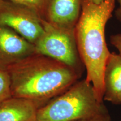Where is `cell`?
Returning <instances> with one entry per match:
<instances>
[{
  "label": "cell",
  "instance_id": "obj_15",
  "mask_svg": "<svg viewBox=\"0 0 121 121\" xmlns=\"http://www.w3.org/2000/svg\"><path fill=\"white\" fill-rule=\"evenodd\" d=\"M91 1L96 4H101V3L103 2H104V1H105V0H91Z\"/></svg>",
  "mask_w": 121,
  "mask_h": 121
},
{
  "label": "cell",
  "instance_id": "obj_7",
  "mask_svg": "<svg viewBox=\"0 0 121 121\" xmlns=\"http://www.w3.org/2000/svg\"><path fill=\"white\" fill-rule=\"evenodd\" d=\"M84 0H49L44 20L67 29H75Z\"/></svg>",
  "mask_w": 121,
  "mask_h": 121
},
{
  "label": "cell",
  "instance_id": "obj_4",
  "mask_svg": "<svg viewBox=\"0 0 121 121\" xmlns=\"http://www.w3.org/2000/svg\"><path fill=\"white\" fill-rule=\"evenodd\" d=\"M43 32L34 44L36 53L67 65L81 76L85 66L80 58L75 29L58 26L42 19Z\"/></svg>",
  "mask_w": 121,
  "mask_h": 121
},
{
  "label": "cell",
  "instance_id": "obj_8",
  "mask_svg": "<svg viewBox=\"0 0 121 121\" xmlns=\"http://www.w3.org/2000/svg\"><path fill=\"white\" fill-rule=\"evenodd\" d=\"M104 100L120 104L121 98V56L110 53L104 72Z\"/></svg>",
  "mask_w": 121,
  "mask_h": 121
},
{
  "label": "cell",
  "instance_id": "obj_1",
  "mask_svg": "<svg viewBox=\"0 0 121 121\" xmlns=\"http://www.w3.org/2000/svg\"><path fill=\"white\" fill-rule=\"evenodd\" d=\"M12 96L30 100L40 108L62 94L80 76L67 65L35 53L7 69Z\"/></svg>",
  "mask_w": 121,
  "mask_h": 121
},
{
  "label": "cell",
  "instance_id": "obj_16",
  "mask_svg": "<svg viewBox=\"0 0 121 121\" xmlns=\"http://www.w3.org/2000/svg\"><path fill=\"white\" fill-rule=\"evenodd\" d=\"M120 104H121V99H120Z\"/></svg>",
  "mask_w": 121,
  "mask_h": 121
},
{
  "label": "cell",
  "instance_id": "obj_13",
  "mask_svg": "<svg viewBox=\"0 0 121 121\" xmlns=\"http://www.w3.org/2000/svg\"><path fill=\"white\" fill-rule=\"evenodd\" d=\"M73 121H111V119H110L108 113H107L105 114L95 116V117L89 118L78 119V120Z\"/></svg>",
  "mask_w": 121,
  "mask_h": 121
},
{
  "label": "cell",
  "instance_id": "obj_12",
  "mask_svg": "<svg viewBox=\"0 0 121 121\" xmlns=\"http://www.w3.org/2000/svg\"><path fill=\"white\" fill-rule=\"evenodd\" d=\"M110 42L113 46L118 50L119 54L121 56V34L112 35L110 38Z\"/></svg>",
  "mask_w": 121,
  "mask_h": 121
},
{
  "label": "cell",
  "instance_id": "obj_2",
  "mask_svg": "<svg viewBox=\"0 0 121 121\" xmlns=\"http://www.w3.org/2000/svg\"><path fill=\"white\" fill-rule=\"evenodd\" d=\"M115 4L116 0H105L99 4L84 0L75 28L78 52L86 71L85 79L92 84L102 102L104 100V69L110 53L105 41V29Z\"/></svg>",
  "mask_w": 121,
  "mask_h": 121
},
{
  "label": "cell",
  "instance_id": "obj_6",
  "mask_svg": "<svg viewBox=\"0 0 121 121\" xmlns=\"http://www.w3.org/2000/svg\"><path fill=\"white\" fill-rule=\"evenodd\" d=\"M35 53L33 43L11 28L0 25V69H7Z\"/></svg>",
  "mask_w": 121,
  "mask_h": 121
},
{
  "label": "cell",
  "instance_id": "obj_11",
  "mask_svg": "<svg viewBox=\"0 0 121 121\" xmlns=\"http://www.w3.org/2000/svg\"><path fill=\"white\" fill-rule=\"evenodd\" d=\"M14 2L26 6L40 17V19L45 20L47 8L49 0H11Z\"/></svg>",
  "mask_w": 121,
  "mask_h": 121
},
{
  "label": "cell",
  "instance_id": "obj_9",
  "mask_svg": "<svg viewBox=\"0 0 121 121\" xmlns=\"http://www.w3.org/2000/svg\"><path fill=\"white\" fill-rule=\"evenodd\" d=\"M38 109L32 101L12 96L0 105V121H36Z\"/></svg>",
  "mask_w": 121,
  "mask_h": 121
},
{
  "label": "cell",
  "instance_id": "obj_5",
  "mask_svg": "<svg viewBox=\"0 0 121 121\" xmlns=\"http://www.w3.org/2000/svg\"><path fill=\"white\" fill-rule=\"evenodd\" d=\"M0 25L11 28L33 44L43 32L42 19L37 13L11 0H0Z\"/></svg>",
  "mask_w": 121,
  "mask_h": 121
},
{
  "label": "cell",
  "instance_id": "obj_3",
  "mask_svg": "<svg viewBox=\"0 0 121 121\" xmlns=\"http://www.w3.org/2000/svg\"><path fill=\"white\" fill-rule=\"evenodd\" d=\"M107 113L92 84L84 79L39 108L36 121H73Z\"/></svg>",
  "mask_w": 121,
  "mask_h": 121
},
{
  "label": "cell",
  "instance_id": "obj_14",
  "mask_svg": "<svg viewBox=\"0 0 121 121\" xmlns=\"http://www.w3.org/2000/svg\"><path fill=\"white\" fill-rule=\"evenodd\" d=\"M119 3V6L116 10L115 12V15H116V19L121 22V0H118Z\"/></svg>",
  "mask_w": 121,
  "mask_h": 121
},
{
  "label": "cell",
  "instance_id": "obj_10",
  "mask_svg": "<svg viewBox=\"0 0 121 121\" xmlns=\"http://www.w3.org/2000/svg\"><path fill=\"white\" fill-rule=\"evenodd\" d=\"M11 97L10 75L6 69H0V105Z\"/></svg>",
  "mask_w": 121,
  "mask_h": 121
}]
</instances>
